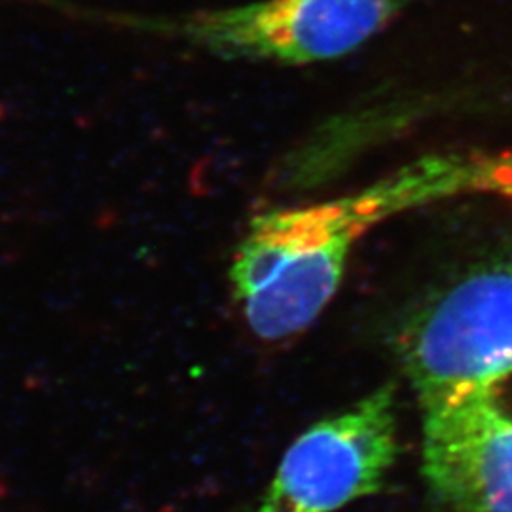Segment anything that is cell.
Listing matches in <instances>:
<instances>
[{
  "instance_id": "1",
  "label": "cell",
  "mask_w": 512,
  "mask_h": 512,
  "mask_svg": "<svg viewBox=\"0 0 512 512\" xmlns=\"http://www.w3.org/2000/svg\"><path fill=\"white\" fill-rule=\"evenodd\" d=\"M471 192L512 198L511 160L427 156L348 196L256 217L230 268L249 329L262 340L300 334L338 293L353 247L374 226Z\"/></svg>"
},
{
  "instance_id": "2",
  "label": "cell",
  "mask_w": 512,
  "mask_h": 512,
  "mask_svg": "<svg viewBox=\"0 0 512 512\" xmlns=\"http://www.w3.org/2000/svg\"><path fill=\"white\" fill-rule=\"evenodd\" d=\"M416 2L253 0L137 23L222 59L310 65L359 50Z\"/></svg>"
},
{
  "instance_id": "3",
  "label": "cell",
  "mask_w": 512,
  "mask_h": 512,
  "mask_svg": "<svg viewBox=\"0 0 512 512\" xmlns=\"http://www.w3.org/2000/svg\"><path fill=\"white\" fill-rule=\"evenodd\" d=\"M421 408L512 382V266H490L440 294L399 336Z\"/></svg>"
},
{
  "instance_id": "4",
  "label": "cell",
  "mask_w": 512,
  "mask_h": 512,
  "mask_svg": "<svg viewBox=\"0 0 512 512\" xmlns=\"http://www.w3.org/2000/svg\"><path fill=\"white\" fill-rule=\"evenodd\" d=\"M397 456V393L384 385L294 440L256 512L340 511L376 494Z\"/></svg>"
},
{
  "instance_id": "5",
  "label": "cell",
  "mask_w": 512,
  "mask_h": 512,
  "mask_svg": "<svg viewBox=\"0 0 512 512\" xmlns=\"http://www.w3.org/2000/svg\"><path fill=\"white\" fill-rule=\"evenodd\" d=\"M423 473L454 512H512V382L423 408Z\"/></svg>"
}]
</instances>
